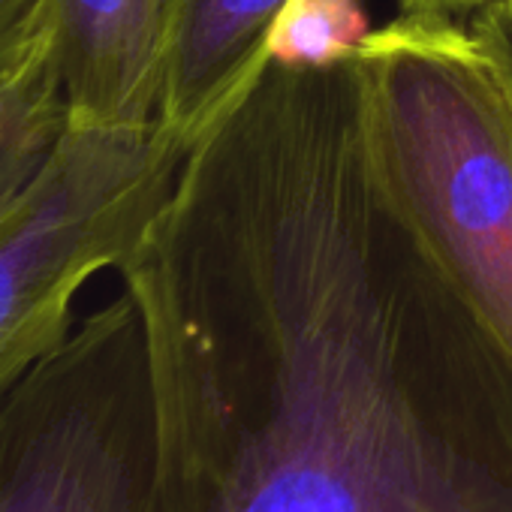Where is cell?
<instances>
[{"label": "cell", "instance_id": "cell-9", "mask_svg": "<svg viewBox=\"0 0 512 512\" xmlns=\"http://www.w3.org/2000/svg\"><path fill=\"white\" fill-rule=\"evenodd\" d=\"M470 28L497 64L503 85L512 97V10L506 7V0H494L485 10L473 13Z\"/></svg>", "mask_w": 512, "mask_h": 512}, {"label": "cell", "instance_id": "cell-11", "mask_svg": "<svg viewBox=\"0 0 512 512\" xmlns=\"http://www.w3.org/2000/svg\"><path fill=\"white\" fill-rule=\"evenodd\" d=\"M506 7H509V10H512V0H506Z\"/></svg>", "mask_w": 512, "mask_h": 512}, {"label": "cell", "instance_id": "cell-6", "mask_svg": "<svg viewBox=\"0 0 512 512\" xmlns=\"http://www.w3.org/2000/svg\"><path fill=\"white\" fill-rule=\"evenodd\" d=\"M49 34L70 124L157 121L163 0H52Z\"/></svg>", "mask_w": 512, "mask_h": 512}, {"label": "cell", "instance_id": "cell-8", "mask_svg": "<svg viewBox=\"0 0 512 512\" xmlns=\"http://www.w3.org/2000/svg\"><path fill=\"white\" fill-rule=\"evenodd\" d=\"M52 0H0V67L49 34Z\"/></svg>", "mask_w": 512, "mask_h": 512}, {"label": "cell", "instance_id": "cell-5", "mask_svg": "<svg viewBox=\"0 0 512 512\" xmlns=\"http://www.w3.org/2000/svg\"><path fill=\"white\" fill-rule=\"evenodd\" d=\"M290 0H163L157 121L193 148L263 79Z\"/></svg>", "mask_w": 512, "mask_h": 512}, {"label": "cell", "instance_id": "cell-2", "mask_svg": "<svg viewBox=\"0 0 512 512\" xmlns=\"http://www.w3.org/2000/svg\"><path fill=\"white\" fill-rule=\"evenodd\" d=\"M380 172L512 365V97L470 25L398 16L356 52Z\"/></svg>", "mask_w": 512, "mask_h": 512}, {"label": "cell", "instance_id": "cell-10", "mask_svg": "<svg viewBox=\"0 0 512 512\" xmlns=\"http://www.w3.org/2000/svg\"><path fill=\"white\" fill-rule=\"evenodd\" d=\"M494 0H398L401 16H428V19H458L485 10Z\"/></svg>", "mask_w": 512, "mask_h": 512}, {"label": "cell", "instance_id": "cell-3", "mask_svg": "<svg viewBox=\"0 0 512 512\" xmlns=\"http://www.w3.org/2000/svg\"><path fill=\"white\" fill-rule=\"evenodd\" d=\"M187 154L160 121L70 124L40 175L0 211V398L67 341L79 290L133 260Z\"/></svg>", "mask_w": 512, "mask_h": 512}, {"label": "cell", "instance_id": "cell-4", "mask_svg": "<svg viewBox=\"0 0 512 512\" xmlns=\"http://www.w3.org/2000/svg\"><path fill=\"white\" fill-rule=\"evenodd\" d=\"M154 386L124 290L0 398V512H151Z\"/></svg>", "mask_w": 512, "mask_h": 512}, {"label": "cell", "instance_id": "cell-7", "mask_svg": "<svg viewBox=\"0 0 512 512\" xmlns=\"http://www.w3.org/2000/svg\"><path fill=\"white\" fill-rule=\"evenodd\" d=\"M371 31L362 0H290L269 40V58L281 67H329L353 58Z\"/></svg>", "mask_w": 512, "mask_h": 512}, {"label": "cell", "instance_id": "cell-1", "mask_svg": "<svg viewBox=\"0 0 512 512\" xmlns=\"http://www.w3.org/2000/svg\"><path fill=\"white\" fill-rule=\"evenodd\" d=\"M121 278L151 512H512V365L380 172L359 55L269 64Z\"/></svg>", "mask_w": 512, "mask_h": 512}]
</instances>
